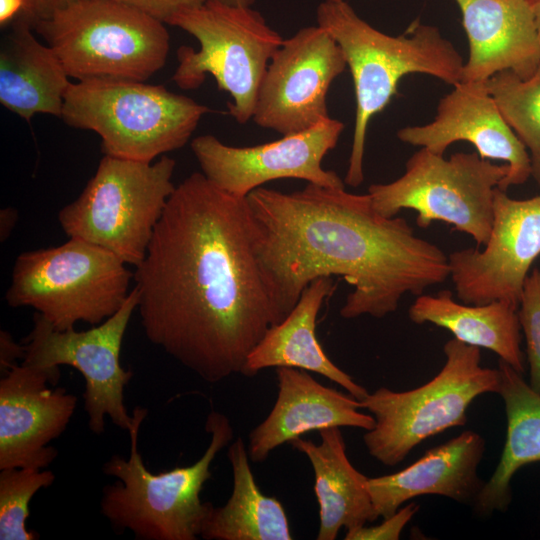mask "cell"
Segmentation results:
<instances>
[{
  "instance_id": "cb8c5ba5",
  "label": "cell",
  "mask_w": 540,
  "mask_h": 540,
  "mask_svg": "<svg viewBox=\"0 0 540 540\" xmlns=\"http://www.w3.org/2000/svg\"><path fill=\"white\" fill-rule=\"evenodd\" d=\"M518 307L507 301L472 305L454 300L450 290L421 294L409 307L408 317L416 324L431 323L444 328L459 341L497 354L516 371L524 373Z\"/></svg>"
},
{
  "instance_id": "4dcf8cb0",
  "label": "cell",
  "mask_w": 540,
  "mask_h": 540,
  "mask_svg": "<svg viewBox=\"0 0 540 540\" xmlns=\"http://www.w3.org/2000/svg\"><path fill=\"white\" fill-rule=\"evenodd\" d=\"M140 9L163 22L174 14L196 5L206 0H113Z\"/></svg>"
},
{
  "instance_id": "d4e9b609",
  "label": "cell",
  "mask_w": 540,
  "mask_h": 540,
  "mask_svg": "<svg viewBox=\"0 0 540 540\" xmlns=\"http://www.w3.org/2000/svg\"><path fill=\"white\" fill-rule=\"evenodd\" d=\"M498 365V394L504 402L507 430L498 465L473 505L480 516L507 511L515 473L523 466L540 462V393L525 381L522 373L502 360Z\"/></svg>"
},
{
  "instance_id": "83f0119b",
  "label": "cell",
  "mask_w": 540,
  "mask_h": 540,
  "mask_svg": "<svg viewBox=\"0 0 540 540\" xmlns=\"http://www.w3.org/2000/svg\"><path fill=\"white\" fill-rule=\"evenodd\" d=\"M55 481L52 471L32 468L0 469V539L35 540L39 534L29 531L26 520L34 495Z\"/></svg>"
},
{
  "instance_id": "5bb4252c",
  "label": "cell",
  "mask_w": 540,
  "mask_h": 540,
  "mask_svg": "<svg viewBox=\"0 0 540 540\" xmlns=\"http://www.w3.org/2000/svg\"><path fill=\"white\" fill-rule=\"evenodd\" d=\"M483 246L448 255L457 298L465 304L507 301L518 307L530 268L540 255V195L514 199L496 188L492 227Z\"/></svg>"
},
{
  "instance_id": "9a60e30c",
  "label": "cell",
  "mask_w": 540,
  "mask_h": 540,
  "mask_svg": "<svg viewBox=\"0 0 540 540\" xmlns=\"http://www.w3.org/2000/svg\"><path fill=\"white\" fill-rule=\"evenodd\" d=\"M344 127L343 122L329 118L307 131L249 147L230 146L213 135H202L192 140L191 149L207 179L237 197L245 198L263 184L283 178L344 187L336 172L322 167Z\"/></svg>"
},
{
  "instance_id": "484cf974",
  "label": "cell",
  "mask_w": 540,
  "mask_h": 540,
  "mask_svg": "<svg viewBox=\"0 0 540 540\" xmlns=\"http://www.w3.org/2000/svg\"><path fill=\"white\" fill-rule=\"evenodd\" d=\"M233 490L220 507L212 504L200 537L206 540H291L282 503L264 495L253 476L245 443L238 437L228 447Z\"/></svg>"
},
{
  "instance_id": "6da1fadb",
  "label": "cell",
  "mask_w": 540,
  "mask_h": 540,
  "mask_svg": "<svg viewBox=\"0 0 540 540\" xmlns=\"http://www.w3.org/2000/svg\"><path fill=\"white\" fill-rule=\"evenodd\" d=\"M133 280L147 339L211 384L242 374L253 348L283 320L255 251L246 197L202 172L175 187Z\"/></svg>"
},
{
  "instance_id": "4316f807",
  "label": "cell",
  "mask_w": 540,
  "mask_h": 540,
  "mask_svg": "<svg viewBox=\"0 0 540 540\" xmlns=\"http://www.w3.org/2000/svg\"><path fill=\"white\" fill-rule=\"evenodd\" d=\"M486 86L504 119L527 149L531 176L540 187V63L528 78L502 71L489 78Z\"/></svg>"
},
{
  "instance_id": "d6986e66",
  "label": "cell",
  "mask_w": 540,
  "mask_h": 540,
  "mask_svg": "<svg viewBox=\"0 0 540 540\" xmlns=\"http://www.w3.org/2000/svg\"><path fill=\"white\" fill-rule=\"evenodd\" d=\"M278 393L272 410L249 434L248 454L260 463L284 443L311 431L355 427L366 431L373 416L359 411V400L316 381L306 370L275 368Z\"/></svg>"
},
{
  "instance_id": "3957f363",
  "label": "cell",
  "mask_w": 540,
  "mask_h": 540,
  "mask_svg": "<svg viewBox=\"0 0 540 540\" xmlns=\"http://www.w3.org/2000/svg\"><path fill=\"white\" fill-rule=\"evenodd\" d=\"M316 17L317 25L341 48L353 79L356 113L344 182L357 187L364 180L369 122L390 103L400 79L421 73L454 86L461 81L465 62L439 28L418 20L404 34L388 35L363 20L345 0L323 1Z\"/></svg>"
},
{
  "instance_id": "d6a6232c",
  "label": "cell",
  "mask_w": 540,
  "mask_h": 540,
  "mask_svg": "<svg viewBox=\"0 0 540 540\" xmlns=\"http://www.w3.org/2000/svg\"><path fill=\"white\" fill-rule=\"evenodd\" d=\"M25 346L14 340L12 335L6 331H0V371L1 375L18 365L19 359L25 357Z\"/></svg>"
},
{
  "instance_id": "e0dca14e",
  "label": "cell",
  "mask_w": 540,
  "mask_h": 540,
  "mask_svg": "<svg viewBox=\"0 0 540 540\" xmlns=\"http://www.w3.org/2000/svg\"><path fill=\"white\" fill-rule=\"evenodd\" d=\"M397 137L439 155L455 142L471 143L480 157L509 166L499 186L504 191L531 176L528 151L504 119L486 83L458 82L439 100L431 122L401 128Z\"/></svg>"
},
{
  "instance_id": "277c9868",
  "label": "cell",
  "mask_w": 540,
  "mask_h": 540,
  "mask_svg": "<svg viewBox=\"0 0 540 540\" xmlns=\"http://www.w3.org/2000/svg\"><path fill=\"white\" fill-rule=\"evenodd\" d=\"M148 410L136 407L129 429L128 458L113 455L103 473L117 480L102 490L100 512L117 533L130 531L140 540H196L211 503L200 493L212 477L211 464L233 439L234 431L224 414L211 411L205 422L210 442L203 455L189 466L152 473L138 450V435Z\"/></svg>"
},
{
  "instance_id": "ba28073f",
  "label": "cell",
  "mask_w": 540,
  "mask_h": 540,
  "mask_svg": "<svg viewBox=\"0 0 540 540\" xmlns=\"http://www.w3.org/2000/svg\"><path fill=\"white\" fill-rule=\"evenodd\" d=\"M133 276L112 252L70 238L19 254L5 299L10 307H32L60 331L80 321L94 326L122 307Z\"/></svg>"
},
{
  "instance_id": "52a82bcc",
  "label": "cell",
  "mask_w": 540,
  "mask_h": 540,
  "mask_svg": "<svg viewBox=\"0 0 540 540\" xmlns=\"http://www.w3.org/2000/svg\"><path fill=\"white\" fill-rule=\"evenodd\" d=\"M164 23L113 0H77L34 29L69 77L145 81L166 63L169 33Z\"/></svg>"
},
{
  "instance_id": "e575fe53",
  "label": "cell",
  "mask_w": 540,
  "mask_h": 540,
  "mask_svg": "<svg viewBox=\"0 0 540 540\" xmlns=\"http://www.w3.org/2000/svg\"><path fill=\"white\" fill-rule=\"evenodd\" d=\"M22 0H0V23L3 27L14 20L22 11Z\"/></svg>"
},
{
  "instance_id": "30bf717a",
  "label": "cell",
  "mask_w": 540,
  "mask_h": 540,
  "mask_svg": "<svg viewBox=\"0 0 540 540\" xmlns=\"http://www.w3.org/2000/svg\"><path fill=\"white\" fill-rule=\"evenodd\" d=\"M166 23L191 34L200 45L198 50L190 46L177 50L172 80L188 90L212 75L233 100L227 103L229 114L239 124L248 122L267 66L283 42L280 34L251 7L213 0L186 8Z\"/></svg>"
},
{
  "instance_id": "9c48e42d",
  "label": "cell",
  "mask_w": 540,
  "mask_h": 540,
  "mask_svg": "<svg viewBox=\"0 0 540 540\" xmlns=\"http://www.w3.org/2000/svg\"><path fill=\"white\" fill-rule=\"evenodd\" d=\"M175 167L165 155L154 163L105 155L78 198L59 211L61 228L137 267L175 190Z\"/></svg>"
},
{
  "instance_id": "5b68a950",
  "label": "cell",
  "mask_w": 540,
  "mask_h": 540,
  "mask_svg": "<svg viewBox=\"0 0 540 540\" xmlns=\"http://www.w3.org/2000/svg\"><path fill=\"white\" fill-rule=\"evenodd\" d=\"M208 112L207 106L162 85L87 79L70 84L61 118L97 133L105 155L152 162L182 148Z\"/></svg>"
},
{
  "instance_id": "ffe728a7",
  "label": "cell",
  "mask_w": 540,
  "mask_h": 540,
  "mask_svg": "<svg viewBox=\"0 0 540 540\" xmlns=\"http://www.w3.org/2000/svg\"><path fill=\"white\" fill-rule=\"evenodd\" d=\"M484 452V438L467 430L429 449L396 473L368 478L376 516L389 517L405 502L423 495L444 496L473 506L485 484L478 476Z\"/></svg>"
},
{
  "instance_id": "44dd1931",
  "label": "cell",
  "mask_w": 540,
  "mask_h": 540,
  "mask_svg": "<svg viewBox=\"0 0 540 540\" xmlns=\"http://www.w3.org/2000/svg\"><path fill=\"white\" fill-rule=\"evenodd\" d=\"M335 289L333 277L311 281L287 316L270 327L250 352L242 375L254 377L266 368H297L320 374L357 400L364 399L368 391L330 360L316 336L318 313Z\"/></svg>"
},
{
  "instance_id": "ac0fdd59",
  "label": "cell",
  "mask_w": 540,
  "mask_h": 540,
  "mask_svg": "<svg viewBox=\"0 0 540 540\" xmlns=\"http://www.w3.org/2000/svg\"><path fill=\"white\" fill-rule=\"evenodd\" d=\"M462 15L469 55L461 81L486 83L510 71L522 79L540 63V38L527 0H454Z\"/></svg>"
},
{
  "instance_id": "4fadbf2b",
  "label": "cell",
  "mask_w": 540,
  "mask_h": 540,
  "mask_svg": "<svg viewBox=\"0 0 540 540\" xmlns=\"http://www.w3.org/2000/svg\"><path fill=\"white\" fill-rule=\"evenodd\" d=\"M344 54L320 26L283 39L261 82L252 119L282 136L298 134L331 118L327 94L345 70Z\"/></svg>"
},
{
  "instance_id": "7402d4cb",
  "label": "cell",
  "mask_w": 540,
  "mask_h": 540,
  "mask_svg": "<svg viewBox=\"0 0 540 540\" xmlns=\"http://www.w3.org/2000/svg\"><path fill=\"white\" fill-rule=\"evenodd\" d=\"M32 27L15 18L0 46V102L30 121L38 113L60 117L68 74L48 44L39 42Z\"/></svg>"
},
{
  "instance_id": "836d02e7",
  "label": "cell",
  "mask_w": 540,
  "mask_h": 540,
  "mask_svg": "<svg viewBox=\"0 0 540 540\" xmlns=\"http://www.w3.org/2000/svg\"><path fill=\"white\" fill-rule=\"evenodd\" d=\"M19 214L13 207H6L0 211V241H6L15 228Z\"/></svg>"
},
{
  "instance_id": "2e32d148",
  "label": "cell",
  "mask_w": 540,
  "mask_h": 540,
  "mask_svg": "<svg viewBox=\"0 0 540 540\" xmlns=\"http://www.w3.org/2000/svg\"><path fill=\"white\" fill-rule=\"evenodd\" d=\"M59 368L23 363L0 379V469H45L57 457L49 443L67 428L77 397L59 381Z\"/></svg>"
},
{
  "instance_id": "8d00e7d4",
  "label": "cell",
  "mask_w": 540,
  "mask_h": 540,
  "mask_svg": "<svg viewBox=\"0 0 540 540\" xmlns=\"http://www.w3.org/2000/svg\"><path fill=\"white\" fill-rule=\"evenodd\" d=\"M532 6H533L535 22H536V26H537V30H538V34L540 38V1L532 4Z\"/></svg>"
},
{
  "instance_id": "8fae6325",
  "label": "cell",
  "mask_w": 540,
  "mask_h": 540,
  "mask_svg": "<svg viewBox=\"0 0 540 540\" xmlns=\"http://www.w3.org/2000/svg\"><path fill=\"white\" fill-rule=\"evenodd\" d=\"M508 172L507 164H495L477 152H458L446 159L420 148L409 157L399 178L370 185L368 194L384 217L415 210L420 228L441 221L482 247L492 227L495 190Z\"/></svg>"
},
{
  "instance_id": "74e56055",
  "label": "cell",
  "mask_w": 540,
  "mask_h": 540,
  "mask_svg": "<svg viewBox=\"0 0 540 540\" xmlns=\"http://www.w3.org/2000/svg\"><path fill=\"white\" fill-rule=\"evenodd\" d=\"M527 1L530 2L531 4H534V3H536V2H538L540 0H527Z\"/></svg>"
},
{
  "instance_id": "7c38bea8",
  "label": "cell",
  "mask_w": 540,
  "mask_h": 540,
  "mask_svg": "<svg viewBox=\"0 0 540 540\" xmlns=\"http://www.w3.org/2000/svg\"><path fill=\"white\" fill-rule=\"evenodd\" d=\"M137 305L138 294L133 288L115 314L85 331L57 330L36 312L33 327L23 339V363L46 369L68 365L81 373L85 380L82 397L88 427L97 435L104 432L106 416L127 432L134 422L124 404V389L133 372L121 366L120 351Z\"/></svg>"
},
{
  "instance_id": "1f68e13d",
  "label": "cell",
  "mask_w": 540,
  "mask_h": 540,
  "mask_svg": "<svg viewBox=\"0 0 540 540\" xmlns=\"http://www.w3.org/2000/svg\"><path fill=\"white\" fill-rule=\"evenodd\" d=\"M75 1L77 0H22L23 8L16 18L25 21L34 29L39 22L48 19Z\"/></svg>"
},
{
  "instance_id": "f546056e",
  "label": "cell",
  "mask_w": 540,
  "mask_h": 540,
  "mask_svg": "<svg viewBox=\"0 0 540 540\" xmlns=\"http://www.w3.org/2000/svg\"><path fill=\"white\" fill-rule=\"evenodd\" d=\"M420 506L411 502L399 508L393 515L383 518L376 526H361L347 530L345 540H398L407 523L418 512Z\"/></svg>"
},
{
  "instance_id": "f1b7e54d",
  "label": "cell",
  "mask_w": 540,
  "mask_h": 540,
  "mask_svg": "<svg viewBox=\"0 0 540 540\" xmlns=\"http://www.w3.org/2000/svg\"><path fill=\"white\" fill-rule=\"evenodd\" d=\"M518 318L526 342L529 385L540 393V269L527 277L518 305Z\"/></svg>"
},
{
  "instance_id": "d590c367",
  "label": "cell",
  "mask_w": 540,
  "mask_h": 540,
  "mask_svg": "<svg viewBox=\"0 0 540 540\" xmlns=\"http://www.w3.org/2000/svg\"><path fill=\"white\" fill-rule=\"evenodd\" d=\"M220 3L228 4V5H234V6H249L251 7L255 0H213Z\"/></svg>"
},
{
  "instance_id": "7a4b0ae2",
  "label": "cell",
  "mask_w": 540,
  "mask_h": 540,
  "mask_svg": "<svg viewBox=\"0 0 540 540\" xmlns=\"http://www.w3.org/2000/svg\"><path fill=\"white\" fill-rule=\"evenodd\" d=\"M254 247L284 319L320 277H342L353 290L341 317L384 318L406 294L419 296L449 278L448 255L399 216L384 217L369 194L312 183L284 193L259 187L247 197Z\"/></svg>"
},
{
  "instance_id": "603a6c76",
  "label": "cell",
  "mask_w": 540,
  "mask_h": 540,
  "mask_svg": "<svg viewBox=\"0 0 540 540\" xmlns=\"http://www.w3.org/2000/svg\"><path fill=\"white\" fill-rule=\"evenodd\" d=\"M315 444L298 437L291 446L309 459L319 505L318 540H335L341 528L351 530L378 519L368 490V477L351 464L340 427L319 430Z\"/></svg>"
},
{
  "instance_id": "8992f818",
  "label": "cell",
  "mask_w": 540,
  "mask_h": 540,
  "mask_svg": "<svg viewBox=\"0 0 540 540\" xmlns=\"http://www.w3.org/2000/svg\"><path fill=\"white\" fill-rule=\"evenodd\" d=\"M445 363L427 383L407 391L380 387L359 401L375 425L363 441L368 453L385 466H395L421 442L445 430L464 426L475 398L499 393L500 371L481 365L479 347L456 338L443 346Z\"/></svg>"
}]
</instances>
